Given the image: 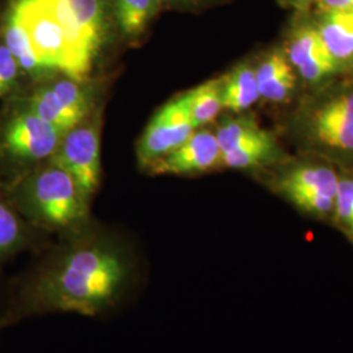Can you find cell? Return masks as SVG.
Wrapping results in <instances>:
<instances>
[{
    "instance_id": "6da1fadb",
    "label": "cell",
    "mask_w": 353,
    "mask_h": 353,
    "mask_svg": "<svg viewBox=\"0 0 353 353\" xmlns=\"http://www.w3.org/2000/svg\"><path fill=\"white\" fill-rule=\"evenodd\" d=\"M140 268L123 241L85 225L26 276L6 318L75 313L102 316L117 310L139 285Z\"/></svg>"
},
{
    "instance_id": "7a4b0ae2",
    "label": "cell",
    "mask_w": 353,
    "mask_h": 353,
    "mask_svg": "<svg viewBox=\"0 0 353 353\" xmlns=\"http://www.w3.org/2000/svg\"><path fill=\"white\" fill-rule=\"evenodd\" d=\"M14 204L37 227L64 236L89 224L88 199L75 179L51 161L20 185Z\"/></svg>"
},
{
    "instance_id": "3957f363",
    "label": "cell",
    "mask_w": 353,
    "mask_h": 353,
    "mask_svg": "<svg viewBox=\"0 0 353 353\" xmlns=\"http://www.w3.org/2000/svg\"><path fill=\"white\" fill-rule=\"evenodd\" d=\"M14 4L21 14L39 63L50 74L85 80L90 68L76 50L49 3L45 0H17Z\"/></svg>"
},
{
    "instance_id": "277c9868",
    "label": "cell",
    "mask_w": 353,
    "mask_h": 353,
    "mask_svg": "<svg viewBox=\"0 0 353 353\" xmlns=\"http://www.w3.org/2000/svg\"><path fill=\"white\" fill-rule=\"evenodd\" d=\"M49 160L75 179L90 202L101 181V112L96 109L67 131Z\"/></svg>"
},
{
    "instance_id": "5b68a950",
    "label": "cell",
    "mask_w": 353,
    "mask_h": 353,
    "mask_svg": "<svg viewBox=\"0 0 353 353\" xmlns=\"http://www.w3.org/2000/svg\"><path fill=\"white\" fill-rule=\"evenodd\" d=\"M26 105L63 132L77 126L96 110L92 89L85 80L65 75L39 87L26 99Z\"/></svg>"
},
{
    "instance_id": "8992f818",
    "label": "cell",
    "mask_w": 353,
    "mask_h": 353,
    "mask_svg": "<svg viewBox=\"0 0 353 353\" xmlns=\"http://www.w3.org/2000/svg\"><path fill=\"white\" fill-rule=\"evenodd\" d=\"M64 134L26 105L1 127L0 152L20 163L42 161L54 154Z\"/></svg>"
},
{
    "instance_id": "52a82bcc",
    "label": "cell",
    "mask_w": 353,
    "mask_h": 353,
    "mask_svg": "<svg viewBox=\"0 0 353 353\" xmlns=\"http://www.w3.org/2000/svg\"><path fill=\"white\" fill-rule=\"evenodd\" d=\"M194 126L183 94L166 102L152 117L140 137L137 154L143 169L174 151L194 134Z\"/></svg>"
},
{
    "instance_id": "ba28073f",
    "label": "cell",
    "mask_w": 353,
    "mask_h": 353,
    "mask_svg": "<svg viewBox=\"0 0 353 353\" xmlns=\"http://www.w3.org/2000/svg\"><path fill=\"white\" fill-rule=\"evenodd\" d=\"M79 50L96 59L106 36L105 0H46Z\"/></svg>"
},
{
    "instance_id": "9c48e42d",
    "label": "cell",
    "mask_w": 353,
    "mask_h": 353,
    "mask_svg": "<svg viewBox=\"0 0 353 353\" xmlns=\"http://www.w3.org/2000/svg\"><path fill=\"white\" fill-rule=\"evenodd\" d=\"M221 164V148L216 134L208 130L194 134L174 151L154 161L145 170L151 174H192Z\"/></svg>"
},
{
    "instance_id": "30bf717a",
    "label": "cell",
    "mask_w": 353,
    "mask_h": 353,
    "mask_svg": "<svg viewBox=\"0 0 353 353\" xmlns=\"http://www.w3.org/2000/svg\"><path fill=\"white\" fill-rule=\"evenodd\" d=\"M310 132L322 145L353 152V89L316 108L310 118Z\"/></svg>"
},
{
    "instance_id": "8fae6325",
    "label": "cell",
    "mask_w": 353,
    "mask_h": 353,
    "mask_svg": "<svg viewBox=\"0 0 353 353\" xmlns=\"http://www.w3.org/2000/svg\"><path fill=\"white\" fill-rule=\"evenodd\" d=\"M261 97L270 101H283L296 85V75L288 57L272 52L255 70Z\"/></svg>"
},
{
    "instance_id": "7c38bea8",
    "label": "cell",
    "mask_w": 353,
    "mask_h": 353,
    "mask_svg": "<svg viewBox=\"0 0 353 353\" xmlns=\"http://www.w3.org/2000/svg\"><path fill=\"white\" fill-rule=\"evenodd\" d=\"M3 33H4V45L8 48V50L11 51L13 58L17 61L24 74H28L34 79L52 75L42 64L39 63L37 55L33 50L28 30L23 23L21 14L19 12V8L16 4H13L11 11L6 19Z\"/></svg>"
},
{
    "instance_id": "4fadbf2b",
    "label": "cell",
    "mask_w": 353,
    "mask_h": 353,
    "mask_svg": "<svg viewBox=\"0 0 353 353\" xmlns=\"http://www.w3.org/2000/svg\"><path fill=\"white\" fill-rule=\"evenodd\" d=\"M255 70L249 64L236 67L221 81V102L223 109L239 113L249 109L259 100Z\"/></svg>"
},
{
    "instance_id": "5bb4252c",
    "label": "cell",
    "mask_w": 353,
    "mask_h": 353,
    "mask_svg": "<svg viewBox=\"0 0 353 353\" xmlns=\"http://www.w3.org/2000/svg\"><path fill=\"white\" fill-rule=\"evenodd\" d=\"M316 29L328 52L338 62L353 58V10L325 13Z\"/></svg>"
},
{
    "instance_id": "9a60e30c",
    "label": "cell",
    "mask_w": 353,
    "mask_h": 353,
    "mask_svg": "<svg viewBox=\"0 0 353 353\" xmlns=\"http://www.w3.org/2000/svg\"><path fill=\"white\" fill-rule=\"evenodd\" d=\"M161 0H114V14L126 37L139 38L159 11Z\"/></svg>"
},
{
    "instance_id": "2e32d148",
    "label": "cell",
    "mask_w": 353,
    "mask_h": 353,
    "mask_svg": "<svg viewBox=\"0 0 353 353\" xmlns=\"http://www.w3.org/2000/svg\"><path fill=\"white\" fill-rule=\"evenodd\" d=\"M221 81L223 79L210 80L183 93L190 118L195 128L214 121L223 109Z\"/></svg>"
},
{
    "instance_id": "e0dca14e",
    "label": "cell",
    "mask_w": 353,
    "mask_h": 353,
    "mask_svg": "<svg viewBox=\"0 0 353 353\" xmlns=\"http://www.w3.org/2000/svg\"><path fill=\"white\" fill-rule=\"evenodd\" d=\"M338 185L339 179L331 169L307 166L292 172L283 186L288 195L294 192H322L335 196Z\"/></svg>"
},
{
    "instance_id": "ac0fdd59",
    "label": "cell",
    "mask_w": 353,
    "mask_h": 353,
    "mask_svg": "<svg viewBox=\"0 0 353 353\" xmlns=\"http://www.w3.org/2000/svg\"><path fill=\"white\" fill-rule=\"evenodd\" d=\"M26 224L12 205L0 198V263L26 246Z\"/></svg>"
},
{
    "instance_id": "d6986e66",
    "label": "cell",
    "mask_w": 353,
    "mask_h": 353,
    "mask_svg": "<svg viewBox=\"0 0 353 353\" xmlns=\"http://www.w3.org/2000/svg\"><path fill=\"white\" fill-rule=\"evenodd\" d=\"M330 54L316 28L306 26L296 32L290 41L288 59L293 67L300 70L316 58Z\"/></svg>"
},
{
    "instance_id": "ffe728a7",
    "label": "cell",
    "mask_w": 353,
    "mask_h": 353,
    "mask_svg": "<svg viewBox=\"0 0 353 353\" xmlns=\"http://www.w3.org/2000/svg\"><path fill=\"white\" fill-rule=\"evenodd\" d=\"M265 134V130H262L255 122L246 118H239L225 121L219 127L216 138L223 153L236 150L241 145H245L252 140L263 137Z\"/></svg>"
},
{
    "instance_id": "44dd1931",
    "label": "cell",
    "mask_w": 353,
    "mask_h": 353,
    "mask_svg": "<svg viewBox=\"0 0 353 353\" xmlns=\"http://www.w3.org/2000/svg\"><path fill=\"white\" fill-rule=\"evenodd\" d=\"M274 141L265 132L263 137L241 145L236 150L221 153V164L228 168L245 169L261 164L271 154Z\"/></svg>"
},
{
    "instance_id": "7402d4cb",
    "label": "cell",
    "mask_w": 353,
    "mask_h": 353,
    "mask_svg": "<svg viewBox=\"0 0 353 353\" xmlns=\"http://www.w3.org/2000/svg\"><path fill=\"white\" fill-rule=\"evenodd\" d=\"M21 72L11 51L4 43H0V97L12 93L17 88Z\"/></svg>"
},
{
    "instance_id": "603a6c76",
    "label": "cell",
    "mask_w": 353,
    "mask_h": 353,
    "mask_svg": "<svg viewBox=\"0 0 353 353\" xmlns=\"http://www.w3.org/2000/svg\"><path fill=\"white\" fill-rule=\"evenodd\" d=\"M335 208L341 220L353 228L352 179L339 181L336 195H335Z\"/></svg>"
},
{
    "instance_id": "cb8c5ba5",
    "label": "cell",
    "mask_w": 353,
    "mask_h": 353,
    "mask_svg": "<svg viewBox=\"0 0 353 353\" xmlns=\"http://www.w3.org/2000/svg\"><path fill=\"white\" fill-rule=\"evenodd\" d=\"M316 4L323 13L353 10V0H316Z\"/></svg>"
},
{
    "instance_id": "d4e9b609",
    "label": "cell",
    "mask_w": 353,
    "mask_h": 353,
    "mask_svg": "<svg viewBox=\"0 0 353 353\" xmlns=\"http://www.w3.org/2000/svg\"><path fill=\"white\" fill-rule=\"evenodd\" d=\"M299 7H306L310 3H316V0H293Z\"/></svg>"
},
{
    "instance_id": "484cf974",
    "label": "cell",
    "mask_w": 353,
    "mask_h": 353,
    "mask_svg": "<svg viewBox=\"0 0 353 353\" xmlns=\"http://www.w3.org/2000/svg\"><path fill=\"white\" fill-rule=\"evenodd\" d=\"M176 1H191V0H176Z\"/></svg>"
}]
</instances>
